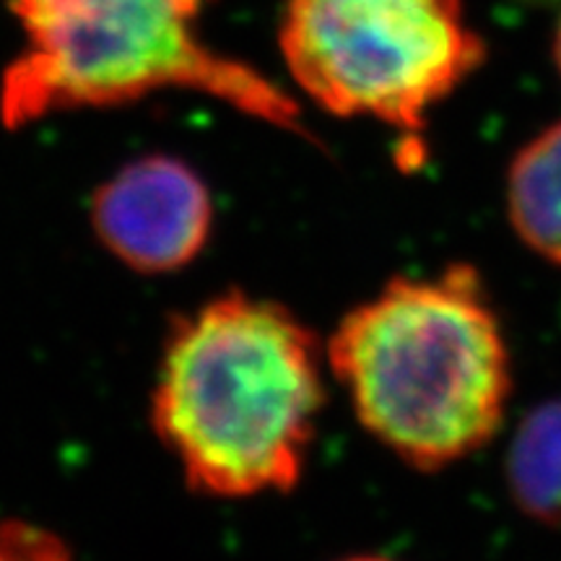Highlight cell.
I'll return each instance as SVG.
<instances>
[{"mask_svg":"<svg viewBox=\"0 0 561 561\" xmlns=\"http://www.w3.org/2000/svg\"><path fill=\"white\" fill-rule=\"evenodd\" d=\"M322 354L297 314L240 291L174 322L151 421L187 486L216 500L297 486L325 401Z\"/></svg>","mask_w":561,"mask_h":561,"instance_id":"obj_1","label":"cell"},{"mask_svg":"<svg viewBox=\"0 0 561 561\" xmlns=\"http://www.w3.org/2000/svg\"><path fill=\"white\" fill-rule=\"evenodd\" d=\"M325 362L364 430L419 471L486 447L507 413V339L471 265L392 278L339 322Z\"/></svg>","mask_w":561,"mask_h":561,"instance_id":"obj_2","label":"cell"},{"mask_svg":"<svg viewBox=\"0 0 561 561\" xmlns=\"http://www.w3.org/2000/svg\"><path fill=\"white\" fill-rule=\"evenodd\" d=\"M214 0H9L24 50L0 81V123L16 130L55 112L104 110L157 91H195L307 136L294 96L208 45Z\"/></svg>","mask_w":561,"mask_h":561,"instance_id":"obj_3","label":"cell"},{"mask_svg":"<svg viewBox=\"0 0 561 561\" xmlns=\"http://www.w3.org/2000/svg\"><path fill=\"white\" fill-rule=\"evenodd\" d=\"M278 45L320 110L413 133L486 58L462 0H286Z\"/></svg>","mask_w":561,"mask_h":561,"instance_id":"obj_4","label":"cell"},{"mask_svg":"<svg viewBox=\"0 0 561 561\" xmlns=\"http://www.w3.org/2000/svg\"><path fill=\"white\" fill-rule=\"evenodd\" d=\"M91 227L102 248L138 273L191 265L214 229V201L185 161L153 153L125 164L91 198Z\"/></svg>","mask_w":561,"mask_h":561,"instance_id":"obj_5","label":"cell"},{"mask_svg":"<svg viewBox=\"0 0 561 561\" xmlns=\"http://www.w3.org/2000/svg\"><path fill=\"white\" fill-rule=\"evenodd\" d=\"M504 198L512 229L525 248L561 268V123L515 153Z\"/></svg>","mask_w":561,"mask_h":561,"instance_id":"obj_6","label":"cell"},{"mask_svg":"<svg viewBox=\"0 0 561 561\" xmlns=\"http://www.w3.org/2000/svg\"><path fill=\"white\" fill-rule=\"evenodd\" d=\"M507 489L530 520L561 525V398L528 411L510 442Z\"/></svg>","mask_w":561,"mask_h":561,"instance_id":"obj_7","label":"cell"},{"mask_svg":"<svg viewBox=\"0 0 561 561\" xmlns=\"http://www.w3.org/2000/svg\"><path fill=\"white\" fill-rule=\"evenodd\" d=\"M0 561H73L60 538L24 520L0 523Z\"/></svg>","mask_w":561,"mask_h":561,"instance_id":"obj_8","label":"cell"},{"mask_svg":"<svg viewBox=\"0 0 561 561\" xmlns=\"http://www.w3.org/2000/svg\"><path fill=\"white\" fill-rule=\"evenodd\" d=\"M341 561H396V559L380 557V553H359V557H348V559H341Z\"/></svg>","mask_w":561,"mask_h":561,"instance_id":"obj_9","label":"cell"},{"mask_svg":"<svg viewBox=\"0 0 561 561\" xmlns=\"http://www.w3.org/2000/svg\"><path fill=\"white\" fill-rule=\"evenodd\" d=\"M553 60H557V68H559V73H561V24H559V30H557V37H553Z\"/></svg>","mask_w":561,"mask_h":561,"instance_id":"obj_10","label":"cell"},{"mask_svg":"<svg viewBox=\"0 0 561 561\" xmlns=\"http://www.w3.org/2000/svg\"><path fill=\"white\" fill-rule=\"evenodd\" d=\"M530 3H557V0H530Z\"/></svg>","mask_w":561,"mask_h":561,"instance_id":"obj_11","label":"cell"}]
</instances>
